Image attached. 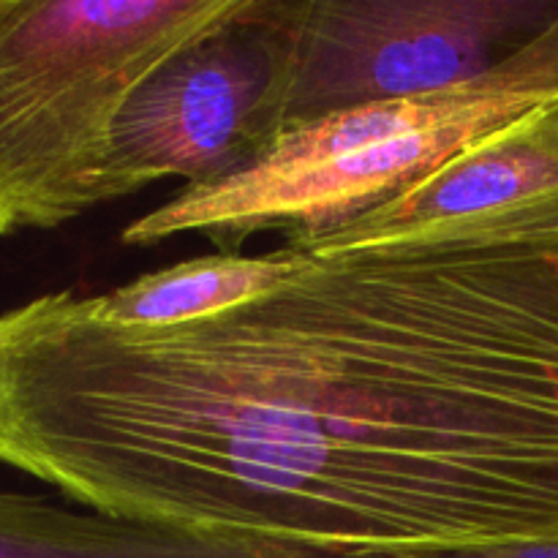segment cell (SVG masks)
Here are the masks:
<instances>
[{
	"label": "cell",
	"mask_w": 558,
	"mask_h": 558,
	"mask_svg": "<svg viewBox=\"0 0 558 558\" xmlns=\"http://www.w3.org/2000/svg\"><path fill=\"white\" fill-rule=\"evenodd\" d=\"M267 3L287 52V129L474 80L558 14L543 0Z\"/></svg>",
	"instance_id": "4"
},
{
	"label": "cell",
	"mask_w": 558,
	"mask_h": 558,
	"mask_svg": "<svg viewBox=\"0 0 558 558\" xmlns=\"http://www.w3.org/2000/svg\"><path fill=\"white\" fill-rule=\"evenodd\" d=\"M243 0H0V234L104 205L136 87Z\"/></svg>",
	"instance_id": "3"
},
{
	"label": "cell",
	"mask_w": 558,
	"mask_h": 558,
	"mask_svg": "<svg viewBox=\"0 0 558 558\" xmlns=\"http://www.w3.org/2000/svg\"><path fill=\"white\" fill-rule=\"evenodd\" d=\"M558 104V14L494 69L447 90L365 104L287 129L243 172L178 196L120 232L131 248L202 234L240 254L254 234L303 245L412 185L485 136Z\"/></svg>",
	"instance_id": "2"
},
{
	"label": "cell",
	"mask_w": 558,
	"mask_h": 558,
	"mask_svg": "<svg viewBox=\"0 0 558 558\" xmlns=\"http://www.w3.org/2000/svg\"><path fill=\"white\" fill-rule=\"evenodd\" d=\"M294 245L267 254H210L134 278L112 292L82 298L87 314L104 325L161 330L189 325L265 298L311 265Z\"/></svg>",
	"instance_id": "8"
},
{
	"label": "cell",
	"mask_w": 558,
	"mask_h": 558,
	"mask_svg": "<svg viewBox=\"0 0 558 558\" xmlns=\"http://www.w3.org/2000/svg\"><path fill=\"white\" fill-rule=\"evenodd\" d=\"M0 463L322 558L558 543V229L314 256L161 330L3 311Z\"/></svg>",
	"instance_id": "1"
},
{
	"label": "cell",
	"mask_w": 558,
	"mask_h": 558,
	"mask_svg": "<svg viewBox=\"0 0 558 558\" xmlns=\"http://www.w3.org/2000/svg\"><path fill=\"white\" fill-rule=\"evenodd\" d=\"M556 227L558 104L485 136L387 205L294 248L338 256L512 238Z\"/></svg>",
	"instance_id": "6"
},
{
	"label": "cell",
	"mask_w": 558,
	"mask_h": 558,
	"mask_svg": "<svg viewBox=\"0 0 558 558\" xmlns=\"http://www.w3.org/2000/svg\"><path fill=\"white\" fill-rule=\"evenodd\" d=\"M287 129V52L267 0L238 11L153 71L114 129L101 202L161 180L207 185L254 167Z\"/></svg>",
	"instance_id": "5"
},
{
	"label": "cell",
	"mask_w": 558,
	"mask_h": 558,
	"mask_svg": "<svg viewBox=\"0 0 558 558\" xmlns=\"http://www.w3.org/2000/svg\"><path fill=\"white\" fill-rule=\"evenodd\" d=\"M352 558H558V543H518L480 550H447V554H403V556H352Z\"/></svg>",
	"instance_id": "9"
},
{
	"label": "cell",
	"mask_w": 558,
	"mask_h": 558,
	"mask_svg": "<svg viewBox=\"0 0 558 558\" xmlns=\"http://www.w3.org/2000/svg\"><path fill=\"white\" fill-rule=\"evenodd\" d=\"M0 558H319L254 537L76 512L0 490Z\"/></svg>",
	"instance_id": "7"
}]
</instances>
